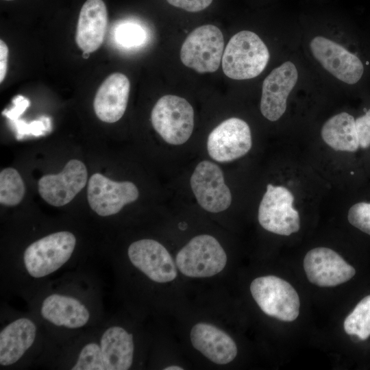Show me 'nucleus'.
Wrapping results in <instances>:
<instances>
[{
  "label": "nucleus",
  "instance_id": "nucleus-1",
  "mask_svg": "<svg viewBox=\"0 0 370 370\" xmlns=\"http://www.w3.org/2000/svg\"><path fill=\"white\" fill-rule=\"evenodd\" d=\"M300 29V50L328 87L354 86L361 80L364 64L347 44L340 25H306Z\"/></svg>",
  "mask_w": 370,
  "mask_h": 370
},
{
  "label": "nucleus",
  "instance_id": "nucleus-2",
  "mask_svg": "<svg viewBox=\"0 0 370 370\" xmlns=\"http://www.w3.org/2000/svg\"><path fill=\"white\" fill-rule=\"evenodd\" d=\"M319 82H323L309 65L299 47L279 60L263 79L261 114L271 122L279 121L286 114L293 95Z\"/></svg>",
  "mask_w": 370,
  "mask_h": 370
},
{
  "label": "nucleus",
  "instance_id": "nucleus-3",
  "mask_svg": "<svg viewBox=\"0 0 370 370\" xmlns=\"http://www.w3.org/2000/svg\"><path fill=\"white\" fill-rule=\"evenodd\" d=\"M133 334L119 325L106 328L79 350L73 370H127L133 363Z\"/></svg>",
  "mask_w": 370,
  "mask_h": 370
},
{
  "label": "nucleus",
  "instance_id": "nucleus-4",
  "mask_svg": "<svg viewBox=\"0 0 370 370\" xmlns=\"http://www.w3.org/2000/svg\"><path fill=\"white\" fill-rule=\"evenodd\" d=\"M271 58L265 41L255 32L244 29L230 39L223 54L222 69L232 79H251L263 73Z\"/></svg>",
  "mask_w": 370,
  "mask_h": 370
},
{
  "label": "nucleus",
  "instance_id": "nucleus-5",
  "mask_svg": "<svg viewBox=\"0 0 370 370\" xmlns=\"http://www.w3.org/2000/svg\"><path fill=\"white\" fill-rule=\"evenodd\" d=\"M76 242L75 235L69 231L53 232L35 241L23 251L25 272L35 280L55 273L71 259Z\"/></svg>",
  "mask_w": 370,
  "mask_h": 370
},
{
  "label": "nucleus",
  "instance_id": "nucleus-6",
  "mask_svg": "<svg viewBox=\"0 0 370 370\" xmlns=\"http://www.w3.org/2000/svg\"><path fill=\"white\" fill-rule=\"evenodd\" d=\"M156 132L169 144L179 145L186 143L194 128V110L185 99L167 95L160 97L151 114Z\"/></svg>",
  "mask_w": 370,
  "mask_h": 370
},
{
  "label": "nucleus",
  "instance_id": "nucleus-7",
  "mask_svg": "<svg viewBox=\"0 0 370 370\" xmlns=\"http://www.w3.org/2000/svg\"><path fill=\"white\" fill-rule=\"evenodd\" d=\"M227 263V255L219 241L208 234L193 238L177 254L179 271L190 278H208L220 273Z\"/></svg>",
  "mask_w": 370,
  "mask_h": 370
},
{
  "label": "nucleus",
  "instance_id": "nucleus-8",
  "mask_svg": "<svg viewBox=\"0 0 370 370\" xmlns=\"http://www.w3.org/2000/svg\"><path fill=\"white\" fill-rule=\"evenodd\" d=\"M250 291L260 308L268 316L287 322L299 316V295L286 280L274 275L259 277L251 282Z\"/></svg>",
  "mask_w": 370,
  "mask_h": 370
},
{
  "label": "nucleus",
  "instance_id": "nucleus-9",
  "mask_svg": "<svg viewBox=\"0 0 370 370\" xmlns=\"http://www.w3.org/2000/svg\"><path fill=\"white\" fill-rule=\"evenodd\" d=\"M223 36L215 25L195 29L184 41L180 50L182 63L199 73L216 71L222 61Z\"/></svg>",
  "mask_w": 370,
  "mask_h": 370
},
{
  "label": "nucleus",
  "instance_id": "nucleus-10",
  "mask_svg": "<svg viewBox=\"0 0 370 370\" xmlns=\"http://www.w3.org/2000/svg\"><path fill=\"white\" fill-rule=\"evenodd\" d=\"M293 201L294 196L287 188L268 184L258 208L260 225L270 232L283 236L298 232L300 218L293 206Z\"/></svg>",
  "mask_w": 370,
  "mask_h": 370
},
{
  "label": "nucleus",
  "instance_id": "nucleus-11",
  "mask_svg": "<svg viewBox=\"0 0 370 370\" xmlns=\"http://www.w3.org/2000/svg\"><path fill=\"white\" fill-rule=\"evenodd\" d=\"M139 196L136 186L129 181L116 182L95 173L88 181L87 199L90 208L101 217L117 214Z\"/></svg>",
  "mask_w": 370,
  "mask_h": 370
},
{
  "label": "nucleus",
  "instance_id": "nucleus-12",
  "mask_svg": "<svg viewBox=\"0 0 370 370\" xmlns=\"http://www.w3.org/2000/svg\"><path fill=\"white\" fill-rule=\"evenodd\" d=\"M190 184L198 204L205 210L220 212L230 207L232 194L217 164L208 160L200 162L190 177Z\"/></svg>",
  "mask_w": 370,
  "mask_h": 370
},
{
  "label": "nucleus",
  "instance_id": "nucleus-13",
  "mask_svg": "<svg viewBox=\"0 0 370 370\" xmlns=\"http://www.w3.org/2000/svg\"><path fill=\"white\" fill-rule=\"evenodd\" d=\"M252 145L251 133L244 120L232 117L217 126L209 134V156L219 162H230L245 156Z\"/></svg>",
  "mask_w": 370,
  "mask_h": 370
},
{
  "label": "nucleus",
  "instance_id": "nucleus-14",
  "mask_svg": "<svg viewBox=\"0 0 370 370\" xmlns=\"http://www.w3.org/2000/svg\"><path fill=\"white\" fill-rule=\"evenodd\" d=\"M87 178L85 164L79 160L72 159L60 173L43 175L38 182V192L49 204L63 206L84 188Z\"/></svg>",
  "mask_w": 370,
  "mask_h": 370
},
{
  "label": "nucleus",
  "instance_id": "nucleus-15",
  "mask_svg": "<svg viewBox=\"0 0 370 370\" xmlns=\"http://www.w3.org/2000/svg\"><path fill=\"white\" fill-rule=\"evenodd\" d=\"M131 263L151 280L166 283L177 277V269L167 249L158 241L141 239L131 243L127 249Z\"/></svg>",
  "mask_w": 370,
  "mask_h": 370
},
{
  "label": "nucleus",
  "instance_id": "nucleus-16",
  "mask_svg": "<svg viewBox=\"0 0 370 370\" xmlns=\"http://www.w3.org/2000/svg\"><path fill=\"white\" fill-rule=\"evenodd\" d=\"M304 268L308 280L320 287L343 284L356 273L355 269L338 254L323 247L314 248L306 254Z\"/></svg>",
  "mask_w": 370,
  "mask_h": 370
},
{
  "label": "nucleus",
  "instance_id": "nucleus-17",
  "mask_svg": "<svg viewBox=\"0 0 370 370\" xmlns=\"http://www.w3.org/2000/svg\"><path fill=\"white\" fill-rule=\"evenodd\" d=\"M40 314L47 323L69 330L82 328L91 319V312L82 300L60 293H53L42 299Z\"/></svg>",
  "mask_w": 370,
  "mask_h": 370
},
{
  "label": "nucleus",
  "instance_id": "nucleus-18",
  "mask_svg": "<svg viewBox=\"0 0 370 370\" xmlns=\"http://www.w3.org/2000/svg\"><path fill=\"white\" fill-rule=\"evenodd\" d=\"M130 83L123 73L110 75L98 88L93 107L97 116L106 123L118 121L124 114L129 99Z\"/></svg>",
  "mask_w": 370,
  "mask_h": 370
},
{
  "label": "nucleus",
  "instance_id": "nucleus-19",
  "mask_svg": "<svg viewBox=\"0 0 370 370\" xmlns=\"http://www.w3.org/2000/svg\"><path fill=\"white\" fill-rule=\"evenodd\" d=\"M37 326L29 318L20 317L0 332V365L10 367L19 361L33 346Z\"/></svg>",
  "mask_w": 370,
  "mask_h": 370
},
{
  "label": "nucleus",
  "instance_id": "nucleus-20",
  "mask_svg": "<svg viewBox=\"0 0 370 370\" xmlns=\"http://www.w3.org/2000/svg\"><path fill=\"white\" fill-rule=\"evenodd\" d=\"M193 346L212 362L225 365L232 362L237 355L234 340L216 326L199 323L190 331Z\"/></svg>",
  "mask_w": 370,
  "mask_h": 370
},
{
  "label": "nucleus",
  "instance_id": "nucleus-21",
  "mask_svg": "<svg viewBox=\"0 0 370 370\" xmlns=\"http://www.w3.org/2000/svg\"><path fill=\"white\" fill-rule=\"evenodd\" d=\"M108 12L103 0H87L82 5L75 41L83 51L92 53L101 45L106 33Z\"/></svg>",
  "mask_w": 370,
  "mask_h": 370
},
{
  "label": "nucleus",
  "instance_id": "nucleus-22",
  "mask_svg": "<svg viewBox=\"0 0 370 370\" xmlns=\"http://www.w3.org/2000/svg\"><path fill=\"white\" fill-rule=\"evenodd\" d=\"M321 136L335 151L354 152L360 147L356 119L347 112H338L327 119L321 127Z\"/></svg>",
  "mask_w": 370,
  "mask_h": 370
},
{
  "label": "nucleus",
  "instance_id": "nucleus-23",
  "mask_svg": "<svg viewBox=\"0 0 370 370\" xmlns=\"http://www.w3.org/2000/svg\"><path fill=\"white\" fill-rule=\"evenodd\" d=\"M25 193V183L18 171L5 168L0 173V203L6 206L18 205Z\"/></svg>",
  "mask_w": 370,
  "mask_h": 370
},
{
  "label": "nucleus",
  "instance_id": "nucleus-24",
  "mask_svg": "<svg viewBox=\"0 0 370 370\" xmlns=\"http://www.w3.org/2000/svg\"><path fill=\"white\" fill-rule=\"evenodd\" d=\"M345 332L365 340L370 336V295L365 297L345 318Z\"/></svg>",
  "mask_w": 370,
  "mask_h": 370
},
{
  "label": "nucleus",
  "instance_id": "nucleus-25",
  "mask_svg": "<svg viewBox=\"0 0 370 370\" xmlns=\"http://www.w3.org/2000/svg\"><path fill=\"white\" fill-rule=\"evenodd\" d=\"M347 219L351 225L370 235V203L353 205L349 210Z\"/></svg>",
  "mask_w": 370,
  "mask_h": 370
},
{
  "label": "nucleus",
  "instance_id": "nucleus-26",
  "mask_svg": "<svg viewBox=\"0 0 370 370\" xmlns=\"http://www.w3.org/2000/svg\"><path fill=\"white\" fill-rule=\"evenodd\" d=\"M119 42L125 46H138L145 39V31L137 25L125 24L119 27L116 32Z\"/></svg>",
  "mask_w": 370,
  "mask_h": 370
},
{
  "label": "nucleus",
  "instance_id": "nucleus-27",
  "mask_svg": "<svg viewBox=\"0 0 370 370\" xmlns=\"http://www.w3.org/2000/svg\"><path fill=\"white\" fill-rule=\"evenodd\" d=\"M359 145L362 149L370 147V108L356 119Z\"/></svg>",
  "mask_w": 370,
  "mask_h": 370
},
{
  "label": "nucleus",
  "instance_id": "nucleus-28",
  "mask_svg": "<svg viewBox=\"0 0 370 370\" xmlns=\"http://www.w3.org/2000/svg\"><path fill=\"white\" fill-rule=\"evenodd\" d=\"M176 8L190 12H197L208 8L213 0H166Z\"/></svg>",
  "mask_w": 370,
  "mask_h": 370
},
{
  "label": "nucleus",
  "instance_id": "nucleus-29",
  "mask_svg": "<svg viewBox=\"0 0 370 370\" xmlns=\"http://www.w3.org/2000/svg\"><path fill=\"white\" fill-rule=\"evenodd\" d=\"M14 107L10 110H5L3 114L6 116L12 121L16 120L19 116L29 106V101L21 95H18L13 99Z\"/></svg>",
  "mask_w": 370,
  "mask_h": 370
},
{
  "label": "nucleus",
  "instance_id": "nucleus-30",
  "mask_svg": "<svg viewBox=\"0 0 370 370\" xmlns=\"http://www.w3.org/2000/svg\"><path fill=\"white\" fill-rule=\"evenodd\" d=\"M8 48L2 40H0V82L1 83L8 69Z\"/></svg>",
  "mask_w": 370,
  "mask_h": 370
},
{
  "label": "nucleus",
  "instance_id": "nucleus-31",
  "mask_svg": "<svg viewBox=\"0 0 370 370\" xmlns=\"http://www.w3.org/2000/svg\"><path fill=\"white\" fill-rule=\"evenodd\" d=\"M164 370H182L183 368L179 367V366H169L164 369Z\"/></svg>",
  "mask_w": 370,
  "mask_h": 370
},
{
  "label": "nucleus",
  "instance_id": "nucleus-32",
  "mask_svg": "<svg viewBox=\"0 0 370 370\" xmlns=\"http://www.w3.org/2000/svg\"><path fill=\"white\" fill-rule=\"evenodd\" d=\"M89 55H90V53L86 52V51H83L82 57L84 59H87L89 57Z\"/></svg>",
  "mask_w": 370,
  "mask_h": 370
},
{
  "label": "nucleus",
  "instance_id": "nucleus-33",
  "mask_svg": "<svg viewBox=\"0 0 370 370\" xmlns=\"http://www.w3.org/2000/svg\"><path fill=\"white\" fill-rule=\"evenodd\" d=\"M3 1H14V0H3Z\"/></svg>",
  "mask_w": 370,
  "mask_h": 370
}]
</instances>
